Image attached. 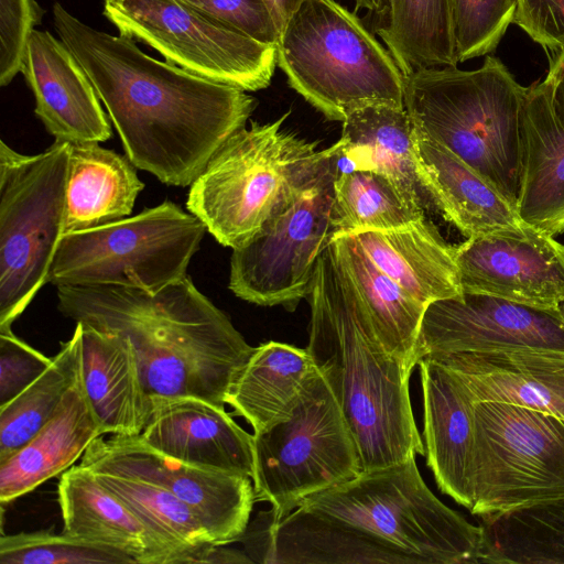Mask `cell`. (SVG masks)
Returning a JSON list of instances; mask_svg holds the SVG:
<instances>
[{"mask_svg": "<svg viewBox=\"0 0 564 564\" xmlns=\"http://www.w3.org/2000/svg\"><path fill=\"white\" fill-rule=\"evenodd\" d=\"M105 17L194 75L245 91L267 88L276 48L215 23L180 0H105Z\"/></svg>", "mask_w": 564, "mask_h": 564, "instance_id": "12", "label": "cell"}, {"mask_svg": "<svg viewBox=\"0 0 564 564\" xmlns=\"http://www.w3.org/2000/svg\"><path fill=\"white\" fill-rule=\"evenodd\" d=\"M304 1L305 0H265L281 33Z\"/></svg>", "mask_w": 564, "mask_h": 564, "instance_id": "44", "label": "cell"}, {"mask_svg": "<svg viewBox=\"0 0 564 564\" xmlns=\"http://www.w3.org/2000/svg\"><path fill=\"white\" fill-rule=\"evenodd\" d=\"M79 465L169 490L192 509L215 544L239 541L256 502L250 477L177 460L149 446L139 435H101L86 449Z\"/></svg>", "mask_w": 564, "mask_h": 564, "instance_id": "14", "label": "cell"}, {"mask_svg": "<svg viewBox=\"0 0 564 564\" xmlns=\"http://www.w3.org/2000/svg\"><path fill=\"white\" fill-rule=\"evenodd\" d=\"M417 365L426 465L440 490L470 510L476 402L458 378L436 358L424 357Z\"/></svg>", "mask_w": 564, "mask_h": 564, "instance_id": "19", "label": "cell"}, {"mask_svg": "<svg viewBox=\"0 0 564 564\" xmlns=\"http://www.w3.org/2000/svg\"><path fill=\"white\" fill-rule=\"evenodd\" d=\"M458 63L496 50L513 23L516 0H449Z\"/></svg>", "mask_w": 564, "mask_h": 564, "instance_id": "38", "label": "cell"}, {"mask_svg": "<svg viewBox=\"0 0 564 564\" xmlns=\"http://www.w3.org/2000/svg\"><path fill=\"white\" fill-rule=\"evenodd\" d=\"M527 90L488 55L477 69L424 68L404 76V108L416 134L448 148L517 208Z\"/></svg>", "mask_w": 564, "mask_h": 564, "instance_id": "5", "label": "cell"}, {"mask_svg": "<svg viewBox=\"0 0 564 564\" xmlns=\"http://www.w3.org/2000/svg\"><path fill=\"white\" fill-rule=\"evenodd\" d=\"M210 21L275 46L281 32L265 0H180Z\"/></svg>", "mask_w": 564, "mask_h": 564, "instance_id": "39", "label": "cell"}, {"mask_svg": "<svg viewBox=\"0 0 564 564\" xmlns=\"http://www.w3.org/2000/svg\"><path fill=\"white\" fill-rule=\"evenodd\" d=\"M61 41L91 82L126 155L171 186H191L257 100L239 88L158 61L128 35H111L53 7Z\"/></svg>", "mask_w": 564, "mask_h": 564, "instance_id": "1", "label": "cell"}, {"mask_svg": "<svg viewBox=\"0 0 564 564\" xmlns=\"http://www.w3.org/2000/svg\"><path fill=\"white\" fill-rule=\"evenodd\" d=\"M254 498L271 505L274 524L306 498L362 473L343 412L318 369L292 415L253 434Z\"/></svg>", "mask_w": 564, "mask_h": 564, "instance_id": "10", "label": "cell"}, {"mask_svg": "<svg viewBox=\"0 0 564 564\" xmlns=\"http://www.w3.org/2000/svg\"><path fill=\"white\" fill-rule=\"evenodd\" d=\"M377 34L408 76L458 64L449 0H384Z\"/></svg>", "mask_w": 564, "mask_h": 564, "instance_id": "32", "label": "cell"}, {"mask_svg": "<svg viewBox=\"0 0 564 564\" xmlns=\"http://www.w3.org/2000/svg\"><path fill=\"white\" fill-rule=\"evenodd\" d=\"M137 169L127 155L99 142H69L65 234L129 217L144 188Z\"/></svg>", "mask_w": 564, "mask_h": 564, "instance_id": "29", "label": "cell"}, {"mask_svg": "<svg viewBox=\"0 0 564 564\" xmlns=\"http://www.w3.org/2000/svg\"><path fill=\"white\" fill-rule=\"evenodd\" d=\"M355 8L366 9L379 17L384 10V0H355Z\"/></svg>", "mask_w": 564, "mask_h": 564, "instance_id": "45", "label": "cell"}, {"mask_svg": "<svg viewBox=\"0 0 564 564\" xmlns=\"http://www.w3.org/2000/svg\"><path fill=\"white\" fill-rule=\"evenodd\" d=\"M289 115L237 130L191 184L187 209L221 246L248 243L333 166L338 143L317 150L282 129Z\"/></svg>", "mask_w": 564, "mask_h": 564, "instance_id": "4", "label": "cell"}, {"mask_svg": "<svg viewBox=\"0 0 564 564\" xmlns=\"http://www.w3.org/2000/svg\"><path fill=\"white\" fill-rule=\"evenodd\" d=\"M513 23L550 54L564 48V0H516Z\"/></svg>", "mask_w": 564, "mask_h": 564, "instance_id": "42", "label": "cell"}, {"mask_svg": "<svg viewBox=\"0 0 564 564\" xmlns=\"http://www.w3.org/2000/svg\"><path fill=\"white\" fill-rule=\"evenodd\" d=\"M82 325V375L104 435H140L151 399L130 340Z\"/></svg>", "mask_w": 564, "mask_h": 564, "instance_id": "27", "label": "cell"}, {"mask_svg": "<svg viewBox=\"0 0 564 564\" xmlns=\"http://www.w3.org/2000/svg\"><path fill=\"white\" fill-rule=\"evenodd\" d=\"M57 308L76 323L127 337L152 397H194L225 408L254 347L186 275L159 291L57 286Z\"/></svg>", "mask_w": 564, "mask_h": 564, "instance_id": "2", "label": "cell"}, {"mask_svg": "<svg viewBox=\"0 0 564 564\" xmlns=\"http://www.w3.org/2000/svg\"><path fill=\"white\" fill-rule=\"evenodd\" d=\"M207 232L203 221L164 200L141 213L87 230L65 234L48 283L118 285L149 292L187 275Z\"/></svg>", "mask_w": 564, "mask_h": 564, "instance_id": "9", "label": "cell"}, {"mask_svg": "<svg viewBox=\"0 0 564 564\" xmlns=\"http://www.w3.org/2000/svg\"><path fill=\"white\" fill-rule=\"evenodd\" d=\"M276 65L326 119L378 104L404 107V76L359 18L335 0H305L279 39Z\"/></svg>", "mask_w": 564, "mask_h": 564, "instance_id": "6", "label": "cell"}, {"mask_svg": "<svg viewBox=\"0 0 564 564\" xmlns=\"http://www.w3.org/2000/svg\"><path fill=\"white\" fill-rule=\"evenodd\" d=\"M52 360L15 336L12 329L0 332V408L45 372Z\"/></svg>", "mask_w": 564, "mask_h": 564, "instance_id": "41", "label": "cell"}, {"mask_svg": "<svg viewBox=\"0 0 564 564\" xmlns=\"http://www.w3.org/2000/svg\"><path fill=\"white\" fill-rule=\"evenodd\" d=\"M317 370L306 348L267 341L254 347L231 383L226 404L260 434L288 420Z\"/></svg>", "mask_w": 564, "mask_h": 564, "instance_id": "30", "label": "cell"}, {"mask_svg": "<svg viewBox=\"0 0 564 564\" xmlns=\"http://www.w3.org/2000/svg\"><path fill=\"white\" fill-rule=\"evenodd\" d=\"M543 84L547 89L550 102L556 117L564 124V48L553 55Z\"/></svg>", "mask_w": 564, "mask_h": 564, "instance_id": "43", "label": "cell"}, {"mask_svg": "<svg viewBox=\"0 0 564 564\" xmlns=\"http://www.w3.org/2000/svg\"><path fill=\"white\" fill-rule=\"evenodd\" d=\"M330 242L379 341L390 355L414 368L416 341L427 305L380 271L351 234H337Z\"/></svg>", "mask_w": 564, "mask_h": 564, "instance_id": "31", "label": "cell"}, {"mask_svg": "<svg viewBox=\"0 0 564 564\" xmlns=\"http://www.w3.org/2000/svg\"><path fill=\"white\" fill-rule=\"evenodd\" d=\"M299 507L347 523L414 564H478L481 560L480 525L468 522L431 491L415 457L362 471Z\"/></svg>", "mask_w": 564, "mask_h": 564, "instance_id": "7", "label": "cell"}, {"mask_svg": "<svg viewBox=\"0 0 564 564\" xmlns=\"http://www.w3.org/2000/svg\"><path fill=\"white\" fill-rule=\"evenodd\" d=\"M271 521L264 564H414L371 535L301 507L274 524Z\"/></svg>", "mask_w": 564, "mask_h": 564, "instance_id": "28", "label": "cell"}, {"mask_svg": "<svg viewBox=\"0 0 564 564\" xmlns=\"http://www.w3.org/2000/svg\"><path fill=\"white\" fill-rule=\"evenodd\" d=\"M351 235L380 271L421 303L463 294L455 246L426 217L392 230Z\"/></svg>", "mask_w": 564, "mask_h": 564, "instance_id": "26", "label": "cell"}, {"mask_svg": "<svg viewBox=\"0 0 564 564\" xmlns=\"http://www.w3.org/2000/svg\"><path fill=\"white\" fill-rule=\"evenodd\" d=\"M57 500L63 532L122 551L137 564H174L173 552L90 469L64 471Z\"/></svg>", "mask_w": 564, "mask_h": 564, "instance_id": "22", "label": "cell"}, {"mask_svg": "<svg viewBox=\"0 0 564 564\" xmlns=\"http://www.w3.org/2000/svg\"><path fill=\"white\" fill-rule=\"evenodd\" d=\"M35 99L34 112L47 132L67 142H105L111 124L84 69L48 31L34 29L20 70Z\"/></svg>", "mask_w": 564, "mask_h": 564, "instance_id": "17", "label": "cell"}, {"mask_svg": "<svg viewBox=\"0 0 564 564\" xmlns=\"http://www.w3.org/2000/svg\"><path fill=\"white\" fill-rule=\"evenodd\" d=\"M522 145L518 213L524 223L555 238L564 232V124L543 82L527 90Z\"/></svg>", "mask_w": 564, "mask_h": 564, "instance_id": "24", "label": "cell"}, {"mask_svg": "<svg viewBox=\"0 0 564 564\" xmlns=\"http://www.w3.org/2000/svg\"><path fill=\"white\" fill-rule=\"evenodd\" d=\"M94 474L173 552L174 564L192 563L199 550L215 544L192 509L169 490L131 476Z\"/></svg>", "mask_w": 564, "mask_h": 564, "instance_id": "36", "label": "cell"}, {"mask_svg": "<svg viewBox=\"0 0 564 564\" xmlns=\"http://www.w3.org/2000/svg\"><path fill=\"white\" fill-rule=\"evenodd\" d=\"M473 507L478 517L564 498V421L498 402H476Z\"/></svg>", "mask_w": 564, "mask_h": 564, "instance_id": "11", "label": "cell"}, {"mask_svg": "<svg viewBox=\"0 0 564 564\" xmlns=\"http://www.w3.org/2000/svg\"><path fill=\"white\" fill-rule=\"evenodd\" d=\"M425 217V210L395 181L372 170L337 174L332 223L337 234L392 230Z\"/></svg>", "mask_w": 564, "mask_h": 564, "instance_id": "34", "label": "cell"}, {"mask_svg": "<svg viewBox=\"0 0 564 564\" xmlns=\"http://www.w3.org/2000/svg\"><path fill=\"white\" fill-rule=\"evenodd\" d=\"M564 352V306L536 307L466 293L430 303L415 347V362L458 352Z\"/></svg>", "mask_w": 564, "mask_h": 564, "instance_id": "15", "label": "cell"}, {"mask_svg": "<svg viewBox=\"0 0 564 564\" xmlns=\"http://www.w3.org/2000/svg\"><path fill=\"white\" fill-rule=\"evenodd\" d=\"M307 299L306 349L350 429L362 471L424 455L410 399L413 368L379 341L332 242L317 259Z\"/></svg>", "mask_w": 564, "mask_h": 564, "instance_id": "3", "label": "cell"}, {"mask_svg": "<svg viewBox=\"0 0 564 564\" xmlns=\"http://www.w3.org/2000/svg\"><path fill=\"white\" fill-rule=\"evenodd\" d=\"M434 357L475 402H498L553 414L564 421V352H458Z\"/></svg>", "mask_w": 564, "mask_h": 564, "instance_id": "21", "label": "cell"}, {"mask_svg": "<svg viewBox=\"0 0 564 564\" xmlns=\"http://www.w3.org/2000/svg\"><path fill=\"white\" fill-rule=\"evenodd\" d=\"M69 142L23 154L0 141V332L42 286L64 236Z\"/></svg>", "mask_w": 564, "mask_h": 564, "instance_id": "8", "label": "cell"}, {"mask_svg": "<svg viewBox=\"0 0 564 564\" xmlns=\"http://www.w3.org/2000/svg\"><path fill=\"white\" fill-rule=\"evenodd\" d=\"M455 250L463 292L536 307L564 303V246L534 227L525 237L467 238Z\"/></svg>", "mask_w": 564, "mask_h": 564, "instance_id": "16", "label": "cell"}, {"mask_svg": "<svg viewBox=\"0 0 564 564\" xmlns=\"http://www.w3.org/2000/svg\"><path fill=\"white\" fill-rule=\"evenodd\" d=\"M333 166L245 246L232 249L229 289L260 306L292 312L307 297L315 265L336 231Z\"/></svg>", "mask_w": 564, "mask_h": 564, "instance_id": "13", "label": "cell"}, {"mask_svg": "<svg viewBox=\"0 0 564 564\" xmlns=\"http://www.w3.org/2000/svg\"><path fill=\"white\" fill-rule=\"evenodd\" d=\"M137 564L128 554L102 543L48 530L0 538V564Z\"/></svg>", "mask_w": 564, "mask_h": 564, "instance_id": "37", "label": "cell"}, {"mask_svg": "<svg viewBox=\"0 0 564 564\" xmlns=\"http://www.w3.org/2000/svg\"><path fill=\"white\" fill-rule=\"evenodd\" d=\"M139 435L154 449L177 460L253 476V434L226 412L194 397H152Z\"/></svg>", "mask_w": 564, "mask_h": 564, "instance_id": "18", "label": "cell"}, {"mask_svg": "<svg viewBox=\"0 0 564 564\" xmlns=\"http://www.w3.org/2000/svg\"><path fill=\"white\" fill-rule=\"evenodd\" d=\"M335 174L372 170L395 181L424 209H435L433 185L404 107L369 105L343 121Z\"/></svg>", "mask_w": 564, "mask_h": 564, "instance_id": "20", "label": "cell"}, {"mask_svg": "<svg viewBox=\"0 0 564 564\" xmlns=\"http://www.w3.org/2000/svg\"><path fill=\"white\" fill-rule=\"evenodd\" d=\"M43 11L33 0H0V85L21 70L29 37Z\"/></svg>", "mask_w": 564, "mask_h": 564, "instance_id": "40", "label": "cell"}, {"mask_svg": "<svg viewBox=\"0 0 564 564\" xmlns=\"http://www.w3.org/2000/svg\"><path fill=\"white\" fill-rule=\"evenodd\" d=\"M480 563L564 564V498L480 516Z\"/></svg>", "mask_w": 564, "mask_h": 564, "instance_id": "33", "label": "cell"}, {"mask_svg": "<svg viewBox=\"0 0 564 564\" xmlns=\"http://www.w3.org/2000/svg\"><path fill=\"white\" fill-rule=\"evenodd\" d=\"M101 435L80 372L46 424L18 452L0 462L1 507L66 471Z\"/></svg>", "mask_w": 564, "mask_h": 564, "instance_id": "23", "label": "cell"}, {"mask_svg": "<svg viewBox=\"0 0 564 564\" xmlns=\"http://www.w3.org/2000/svg\"><path fill=\"white\" fill-rule=\"evenodd\" d=\"M83 325L61 344L51 366L12 401L0 408V462L25 445L53 416L82 372Z\"/></svg>", "mask_w": 564, "mask_h": 564, "instance_id": "35", "label": "cell"}, {"mask_svg": "<svg viewBox=\"0 0 564 564\" xmlns=\"http://www.w3.org/2000/svg\"><path fill=\"white\" fill-rule=\"evenodd\" d=\"M416 141L433 185L436 210L466 238L525 237L533 229L485 176L453 151L419 134Z\"/></svg>", "mask_w": 564, "mask_h": 564, "instance_id": "25", "label": "cell"}]
</instances>
